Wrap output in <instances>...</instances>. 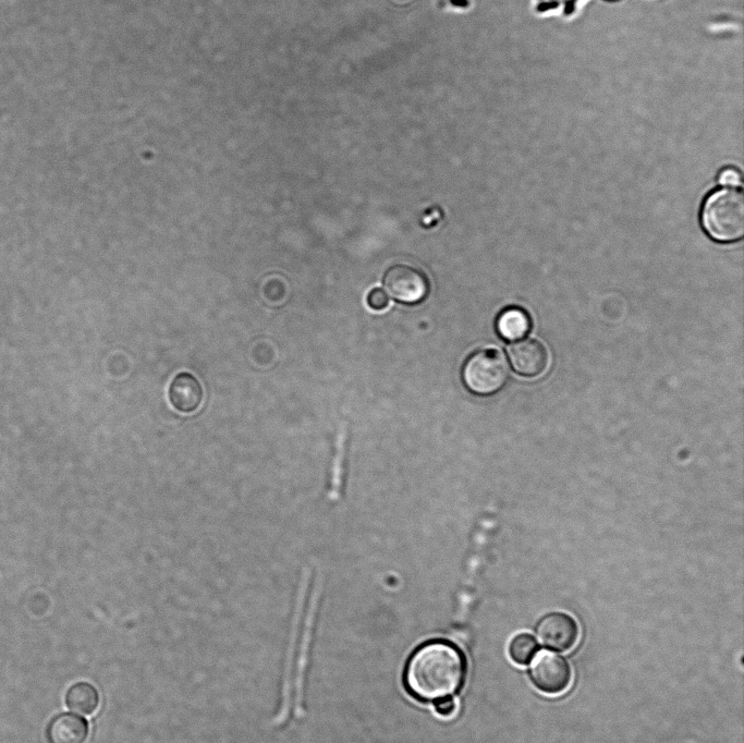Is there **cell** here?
Returning <instances> with one entry per match:
<instances>
[{
    "label": "cell",
    "mask_w": 744,
    "mask_h": 743,
    "mask_svg": "<svg viewBox=\"0 0 744 743\" xmlns=\"http://www.w3.org/2000/svg\"><path fill=\"white\" fill-rule=\"evenodd\" d=\"M471 0H446V8L453 11H464L471 5Z\"/></svg>",
    "instance_id": "17"
},
{
    "label": "cell",
    "mask_w": 744,
    "mask_h": 743,
    "mask_svg": "<svg viewBox=\"0 0 744 743\" xmlns=\"http://www.w3.org/2000/svg\"><path fill=\"white\" fill-rule=\"evenodd\" d=\"M65 704L72 711L89 716L99 706L98 691L88 682H77L68 690Z\"/></svg>",
    "instance_id": "11"
},
{
    "label": "cell",
    "mask_w": 744,
    "mask_h": 743,
    "mask_svg": "<svg viewBox=\"0 0 744 743\" xmlns=\"http://www.w3.org/2000/svg\"><path fill=\"white\" fill-rule=\"evenodd\" d=\"M204 390L199 380L191 373L176 374L168 387V400L180 413L195 412L202 404Z\"/></svg>",
    "instance_id": "8"
},
{
    "label": "cell",
    "mask_w": 744,
    "mask_h": 743,
    "mask_svg": "<svg viewBox=\"0 0 744 743\" xmlns=\"http://www.w3.org/2000/svg\"><path fill=\"white\" fill-rule=\"evenodd\" d=\"M706 233L719 242H734L744 235V195L734 187L720 188L707 196L702 208Z\"/></svg>",
    "instance_id": "2"
},
{
    "label": "cell",
    "mask_w": 744,
    "mask_h": 743,
    "mask_svg": "<svg viewBox=\"0 0 744 743\" xmlns=\"http://www.w3.org/2000/svg\"><path fill=\"white\" fill-rule=\"evenodd\" d=\"M528 674L536 689L546 694H559L568 689L572 669L565 657L542 650L533 659Z\"/></svg>",
    "instance_id": "4"
},
{
    "label": "cell",
    "mask_w": 744,
    "mask_h": 743,
    "mask_svg": "<svg viewBox=\"0 0 744 743\" xmlns=\"http://www.w3.org/2000/svg\"><path fill=\"white\" fill-rule=\"evenodd\" d=\"M537 650L538 644L529 633L516 634L509 644L510 658L521 666L528 665Z\"/></svg>",
    "instance_id": "12"
},
{
    "label": "cell",
    "mask_w": 744,
    "mask_h": 743,
    "mask_svg": "<svg viewBox=\"0 0 744 743\" xmlns=\"http://www.w3.org/2000/svg\"><path fill=\"white\" fill-rule=\"evenodd\" d=\"M509 367L504 355L496 349L480 350L472 354L463 366L466 388L481 395L500 390L505 383Z\"/></svg>",
    "instance_id": "3"
},
{
    "label": "cell",
    "mask_w": 744,
    "mask_h": 743,
    "mask_svg": "<svg viewBox=\"0 0 744 743\" xmlns=\"http://www.w3.org/2000/svg\"><path fill=\"white\" fill-rule=\"evenodd\" d=\"M532 321L528 314L521 307L503 309L496 321V328L501 338L513 341L523 338L530 329Z\"/></svg>",
    "instance_id": "10"
},
{
    "label": "cell",
    "mask_w": 744,
    "mask_h": 743,
    "mask_svg": "<svg viewBox=\"0 0 744 743\" xmlns=\"http://www.w3.org/2000/svg\"><path fill=\"white\" fill-rule=\"evenodd\" d=\"M508 353L513 368L523 376H538L547 366V350L538 340L528 338L516 341L510 345Z\"/></svg>",
    "instance_id": "7"
},
{
    "label": "cell",
    "mask_w": 744,
    "mask_h": 743,
    "mask_svg": "<svg viewBox=\"0 0 744 743\" xmlns=\"http://www.w3.org/2000/svg\"><path fill=\"white\" fill-rule=\"evenodd\" d=\"M87 735V721L83 717L68 712L53 717L46 730L49 743H84Z\"/></svg>",
    "instance_id": "9"
},
{
    "label": "cell",
    "mask_w": 744,
    "mask_h": 743,
    "mask_svg": "<svg viewBox=\"0 0 744 743\" xmlns=\"http://www.w3.org/2000/svg\"><path fill=\"white\" fill-rule=\"evenodd\" d=\"M465 672L462 651L451 642L432 640L418 646L407 659L404 686L418 701L436 702L456 693Z\"/></svg>",
    "instance_id": "1"
},
{
    "label": "cell",
    "mask_w": 744,
    "mask_h": 743,
    "mask_svg": "<svg viewBox=\"0 0 744 743\" xmlns=\"http://www.w3.org/2000/svg\"><path fill=\"white\" fill-rule=\"evenodd\" d=\"M383 282L390 296L406 304L423 301L429 290L425 275L407 265H394L389 268L385 273Z\"/></svg>",
    "instance_id": "5"
},
{
    "label": "cell",
    "mask_w": 744,
    "mask_h": 743,
    "mask_svg": "<svg viewBox=\"0 0 744 743\" xmlns=\"http://www.w3.org/2000/svg\"><path fill=\"white\" fill-rule=\"evenodd\" d=\"M580 0H537V10L546 12L562 9L564 14H571Z\"/></svg>",
    "instance_id": "13"
},
{
    "label": "cell",
    "mask_w": 744,
    "mask_h": 743,
    "mask_svg": "<svg viewBox=\"0 0 744 743\" xmlns=\"http://www.w3.org/2000/svg\"><path fill=\"white\" fill-rule=\"evenodd\" d=\"M436 712L442 717H450L456 710V703L451 697H444L435 702Z\"/></svg>",
    "instance_id": "16"
},
{
    "label": "cell",
    "mask_w": 744,
    "mask_h": 743,
    "mask_svg": "<svg viewBox=\"0 0 744 743\" xmlns=\"http://www.w3.org/2000/svg\"><path fill=\"white\" fill-rule=\"evenodd\" d=\"M388 294L382 289L375 288L367 295V304L373 309H383L388 306Z\"/></svg>",
    "instance_id": "14"
},
{
    "label": "cell",
    "mask_w": 744,
    "mask_h": 743,
    "mask_svg": "<svg viewBox=\"0 0 744 743\" xmlns=\"http://www.w3.org/2000/svg\"><path fill=\"white\" fill-rule=\"evenodd\" d=\"M535 632L542 646L557 651L571 649L580 634L576 620L562 611L544 616L538 621Z\"/></svg>",
    "instance_id": "6"
},
{
    "label": "cell",
    "mask_w": 744,
    "mask_h": 743,
    "mask_svg": "<svg viewBox=\"0 0 744 743\" xmlns=\"http://www.w3.org/2000/svg\"><path fill=\"white\" fill-rule=\"evenodd\" d=\"M718 182L721 185L733 187L741 184L742 178L736 169L728 167L721 170L719 173Z\"/></svg>",
    "instance_id": "15"
}]
</instances>
